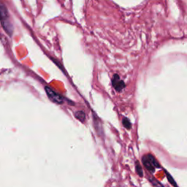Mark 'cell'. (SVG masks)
Instances as JSON below:
<instances>
[{
    "label": "cell",
    "mask_w": 187,
    "mask_h": 187,
    "mask_svg": "<svg viewBox=\"0 0 187 187\" xmlns=\"http://www.w3.org/2000/svg\"><path fill=\"white\" fill-rule=\"evenodd\" d=\"M0 22L7 34H9L10 36L12 35L13 32V27L10 20L9 13L7 7L2 2H0Z\"/></svg>",
    "instance_id": "cell-1"
},
{
    "label": "cell",
    "mask_w": 187,
    "mask_h": 187,
    "mask_svg": "<svg viewBox=\"0 0 187 187\" xmlns=\"http://www.w3.org/2000/svg\"><path fill=\"white\" fill-rule=\"evenodd\" d=\"M143 163L144 166L150 172H154L156 168L159 167V162L157 161L153 156L151 154H146L143 157Z\"/></svg>",
    "instance_id": "cell-2"
},
{
    "label": "cell",
    "mask_w": 187,
    "mask_h": 187,
    "mask_svg": "<svg viewBox=\"0 0 187 187\" xmlns=\"http://www.w3.org/2000/svg\"><path fill=\"white\" fill-rule=\"evenodd\" d=\"M46 91L47 95H48V98H49L52 102L57 103V104H62L64 102V98L63 97L61 96L60 94H58L57 92L54 91L52 89L46 86Z\"/></svg>",
    "instance_id": "cell-3"
},
{
    "label": "cell",
    "mask_w": 187,
    "mask_h": 187,
    "mask_svg": "<svg viewBox=\"0 0 187 187\" xmlns=\"http://www.w3.org/2000/svg\"><path fill=\"white\" fill-rule=\"evenodd\" d=\"M112 83L113 87L115 88V89H116L117 91H121L125 87L124 82L121 81V80L120 79L119 76L116 75V74L113 76V78L112 80Z\"/></svg>",
    "instance_id": "cell-4"
},
{
    "label": "cell",
    "mask_w": 187,
    "mask_h": 187,
    "mask_svg": "<svg viewBox=\"0 0 187 187\" xmlns=\"http://www.w3.org/2000/svg\"><path fill=\"white\" fill-rule=\"evenodd\" d=\"M75 116L77 119L81 121V122H84V120L86 118V115H85V113L83 112V111L80 110V111H78V112H76L75 113Z\"/></svg>",
    "instance_id": "cell-5"
},
{
    "label": "cell",
    "mask_w": 187,
    "mask_h": 187,
    "mask_svg": "<svg viewBox=\"0 0 187 187\" xmlns=\"http://www.w3.org/2000/svg\"><path fill=\"white\" fill-rule=\"evenodd\" d=\"M123 124H124V126H125L126 129H129L131 128V123H130L129 121L126 118H124V119H123Z\"/></svg>",
    "instance_id": "cell-6"
},
{
    "label": "cell",
    "mask_w": 187,
    "mask_h": 187,
    "mask_svg": "<svg viewBox=\"0 0 187 187\" xmlns=\"http://www.w3.org/2000/svg\"><path fill=\"white\" fill-rule=\"evenodd\" d=\"M136 169H137V172L140 175V176H143V170H142L141 167H140V165L138 162L136 164Z\"/></svg>",
    "instance_id": "cell-7"
},
{
    "label": "cell",
    "mask_w": 187,
    "mask_h": 187,
    "mask_svg": "<svg viewBox=\"0 0 187 187\" xmlns=\"http://www.w3.org/2000/svg\"><path fill=\"white\" fill-rule=\"evenodd\" d=\"M167 178H168V179H169V182L171 183V184H172L173 185H174V186H176V184H175L174 183V181L173 180V178H171V176L169 175H167Z\"/></svg>",
    "instance_id": "cell-8"
}]
</instances>
